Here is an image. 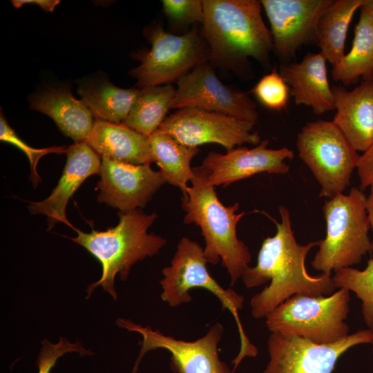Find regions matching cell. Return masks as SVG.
<instances>
[{"mask_svg":"<svg viewBox=\"0 0 373 373\" xmlns=\"http://www.w3.org/2000/svg\"><path fill=\"white\" fill-rule=\"evenodd\" d=\"M281 222L275 221L276 233L266 238L259 250L254 267H247L241 276L247 288L270 284L250 300L251 313L256 319L265 318L277 307L297 294L329 296L335 291L332 274H308L305 259L320 240L298 244L291 228L288 209L279 207Z\"/></svg>","mask_w":373,"mask_h":373,"instance_id":"1","label":"cell"},{"mask_svg":"<svg viewBox=\"0 0 373 373\" xmlns=\"http://www.w3.org/2000/svg\"><path fill=\"white\" fill-rule=\"evenodd\" d=\"M202 36L210 59L235 69L249 57L266 64L274 48L270 29L262 15L260 1L203 0Z\"/></svg>","mask_w":373,"mask_h":373,"instance_id":"2","label":"cell"},{"mask_svg":"<svg viewBox=\"0 0 373 373\" xmlns=\"http://www.w3.org/2000/svg\"><path fill=\"white\" fill-rule=\"evenodd\" d=\"M117 215V224L106 231L93 229L90 233H84L73 228L77 236L70 238L88 250L102 267L100 279L88 287L86 298L101 285L117 299L114 285L116 275L126 280L134 264L158 254L166 243L164 238L148 233L157 217L155 213L146 214L136 210L119 211Z\"/></svg>","mask_w":373,"mask_h":373,"instance_id":"3","label":"cell"},{"mask_svg":"<svg viewBox=\"0 0 373 373\" xmlns=\"http://www.w3.org/2000/svg\"><path fill=\"white\" fill-rule=\"evenodd\" d=\"M186 195L182 198L185 224L199 226L205 241L204 254L208 263L220 260L233 286L249 267L251 253L237 236V225L245 214L238 213L239 204L224 206L218 199L214 186L194 173Z\"/></svg>","mask_w":373,"mask_h":373,"instance_id":"4","label":"cell"},{"mask_svg":"<svg viewBox=\"0 0 373 373\" xmlns=\"http://www.w3.org/2000/svg\"><path fill=\"white\" fill-rule=\"evenodd\" d=\"M366 199L363 191L352 187L349 194L338 193L325 201L323 210L327 232L311 262L314 269L332 274L360 263L370 252Z\"/></svg>","mask_w":373,"mask_h":373,"instance_id":"5","label":"cell"},{"mask_svg":"<svg viewBox=\"0 0 373 373\" xmlns=\"http://www.w3.org/2000/svg\"><path fill=\"white\" fill-rule=\"evenodd\" d=\"M208 263L202 248L197 242L182 237L177 246L170 265L163 268L161 299L171 307L189 303L192 298L189 294L194 288H203L220 301L223 309H227L236 319L241 340L238 354L232 361L238 366L246 356L255 357L258 350L245 335L238 317L242 309L244 297L231 288H223L209 274Z\"/></svg>","mask_w":373,"mask_h":373,"instance_id":"6","label":"cell"},{"mask_svg":"<svg viewBox=\"0 0 373 373\" xmlns=\"http://www.w3.org/2000/svg\"><path fill=\"white\" fill-rule=\"evenodd\" d=\"M350 291L340 288L329 296L297 294L266 317L271 333L295 336L317 344L337 342L349 335L345 322L350 311Z\"/></svg>","mask_w":373,"mask_h":373,"instance_id":"7","label":"cell"},{"mask_svg":"<svg viewBox=\"0 0 373 373\" xmlns=\"http://www.w3.org/2000/svg\"><path fill=\"white\" fill-rule=\"evenodd\" d=\"M296 146L321 186V198H333L350 185L360 155L333 121L307 123L298 134Z\"/></svg>","mask_w":373,"mask_h":373,"instance_id":"8","label":"cell"},{"mask_svg":"<svg viewBox=\"0 0 373 373\" xmlns=\"http://www.w3.org/2000/svg\"><path fill=\"white\" fill-rule=\"evenodd\" d=\"M149 50L138 53L140 64L129 75L141 88L171 84L210 59L209 46L196 28L182 35L165 31L160 25L146 30Z\"/></svg>","mask_w":373,"mask_h":373,"instance_id":"9","label":"cell"},{"mask_svg":"<svg viewBox=\"0 0 373 373\" xmlns=\"http://www.w3.org/2000/svg\"><path fill=\"white\" fill-rule=\"evenodd\" d=\"M373 343V331L361 329L329 344L271 333L267 341L269 361L262 373H332L341 355L352 347Z\"/></svg>","mask_w":373,"mask_h":373,"instance_id":"10","label":"cell"},{"mask_svg":"<svg viewBox=\"0 0 373 373\" xmlns=\"http://www.w3.org/2000/svg\"><path fill=\"white\" fill-rule=\"evenodd\" d=\"M117 324L142 336L132 373L136 372L143 356L156 349H164L171 354L170 367L175 373H233L219 357L218 344L224 332L220 323H214L205 335L194 341L179 340L126 319L119 318Z\"/></svg>","mask_w":373,"mask_h":373,"instance_id":"11","label":"cell"},{"mask_svg":"<svg viewBox=\"0 0 373 373\" xmlns=\"http://www.w3.org/2000/svg\"><path fill=\"white\" fill-rule=\"evenodd\" d=\"M254 126L253 123L224 114L186 108L166 117L158 129L189 146L216 143L227 151L244 144H260L258 133L252 132Z\"/></svg>","mask_w":373,"mask_h":373,"instance_id":"12","label":"cell"},{"mask_svg":"<svg viewBox=\"0 0 373 373\" xmlns=\"http://www.w3.org/2000/svg\"><path fill=\"white\" fill-rule=\"evenodd\" d=\"M171 108H197L256 124L258 113L246 92L224 85L208 62L177 81Z\"/></svg>","mask_w":373,"mask_h":373,"instance_id":"13","label":"cell"},{"mask_svg":"<svg viewBox=\"0 0 373 373\" xmlns=\"http://www.w3.org/2000/svg\"><path fill=\"white\" fill-rule=\"evenodd\" d=\"M268 144L265 140L251 149L238 146L224 154L211 151L193 171L214 187H225L260 173H287L289 167L285 161L293 159L294 152L286 147L269 149Z\"/></svg>","mask_w":373,"mask_h":373,"instance_id":"14","label":"cell"},{"mask_svg":"<svg viewBox=\"0 0 373 373\" xmlns=\"http://www.w3.org/2000/svg\"><path fill=\"white\" fill-rule=\"evenodd\" d=\"M270 23L274 48L289 59L303 45L318 41L319 20L333 0H262Z\"/></svg>","mask_w":373,"mask_h":373,"instance_id":"15","label":"cell"},{"mask_svg":"<svg viewBox=\"0 0 373 373\" xmlns=\"http://www.w3.org/2000/svg\"><path fill=\"white\" fill-rule=\"evenodd\" d=\"M97 201L131 212L143 208L166 181L151 164L135 165L102 157Z\"/></svg>","mask_w":373,"mask_h":373,"instance_id":"16","label":"cell"},{"mask_svg":"<svg viewBox=\"0 0 373 373\" xmlns=\"http://www.w3.org/2000/svg\"><path fill=\"white\" fill-rule=\"evenodd\" d=\"M66 162L57 186L40 202H30L32 214L46 216L48 229L59 222L74 228L66 216L69 199L89 176L100 173V156L86 142H75L66 149Z\"/></svg>","mask_w":373,"mask_h":373,"instance_id":"17","label":"cell"},{"mask_svg":"<svg viewBox=\"0 0 373 373\" xmlns=\"http://www.w3.org/2000/svg\"><path fill=\"white\" fill-rule=\"evenodd\" d=\"M336 113L332 120L357 151L373 144V79L363 80L352 90L332 88Z\"/></svg>","mask_w":373,"mask_h":373,"instance_id":"18","label":"cell"},{"mask_svg":"<svg viewBox=\"0 0 373 373\" xmlns=\"http://www.w3.org/2000/svg\"><path fill=\"white\" fill-rule=\"evenodd\" d=\"M326 61L321 52H308L300 62L283 64L280 68L295 104L311 107L316 115L335 109Z\"/></svg>","mask_w":373,"mask_h":373,"instance_id":"19","label":"cell"},{"mask_svg":"<svg viewBox=\"0 0 373 373\" xmlns=\"http://www.w3.org/2000/svg\"><path fill=\"white\" fill-rule=\"evenodd\" d=\"M30 108L50 117L59 130L75 142L86 141L92 133L93 115L68 88H47L30 97Z\"/></svg>","mask_w":373,"mask_h":373,"instance_id":"20","label":"cell"},{"mask_svg":"<svg viewBox=\"0 0 373 373\" xmlns=\"http://www.w3.org/2000/svg\"><path fill=\"white\" fill-rule=\"evenodd\" d=\"M84 142L101 157L135 165L153 162L149 137L122 124L96 119Z\"/></svg>","mask_w":373,"mask_h":373,"instance_id":"21","label":"cell"},{"mask_svg":"<svg viewBox=\"0 0 373 373\" xmlns=\"http://www.w3.org/2000/svg\"><path fill=\"white\" fill-rule=\"evenodd\" d=\"M360 8L351 50L332 71L334 80L345 86L357 82L360 77L373 79V9L363 5Z\"/></svg>","mask_w":373,"mask_h":373,"instance_id":"22","label":"cell"},{"mask_svg":"<svg viewBox=\"0 0 373 373\" xmlns=\"http://www.w3.org/2000/svg\"><path fill=\"white\" fill-rule=\"evenodd\" d=\"M149 140L153 162L166 182L178 187L186 195L188 182L194 178L191 162L198 153V147L184 145L159 129L149 136Z\"/></svg>","mask_w":373,"mask_h":373,"instance_id":"23","label":"cell"},{"mask_svg":"<svg viewBox=\"0 0 373 373\" xmlns=\"http://www.w3.org/2000/svg\"><path fill=\"white\" fill-rule=\"evenodd\" d=\"M140 89H124L104 79L79 86L78 93L98 120L122 124L128 115Z\"/></svg>","mask_w":373,"mask_h":373,"instance_id":"24","label":"cell"},{"mask_svg":"<svg viewBox=\"0 0 373 373\" xmlns=\"http://www.w3.org/2000/svg\"><path fill=\"white\" fill-rule=\"evenodd\" d=\"M364 0H335L321 16L318 25L320 52L332 66L345 56V43L350 21Z\"/></svg>","mask_w":373,"mask_h":373,"instance_id":"25","label":"cell"},{"mask_svg":"<svg viewBox=\"0 0 373 373\" xmlns=\"http://www.w3.org/2000/svg\"><path fill=\"white\" fill-rule=\"evenodd\" d=\"M175 93V88L171 84L141 88L128 115L122 124L149 137L165 119Z\"/></svg>","mask_w":373,"mask_h":373,"instance_id":"26","label":"cell"},{"mask_svg":"<svg viewBox=\"0 0 373 373\" xmlns=\"http://www.w3.org/2000/svg\"><path fill=\"white\" fill-rule=\"evenodd\" d=\"M332 281L336 289L354 292L361 302V312L368 329L373 331V258L363 270L351 267L334 271Z\"/></svg>","mask_w":373,"mask_h":373,"instance_id":"27","label":"cell"},{"mask_svg":"<svg viewBox=\"0 0 373 373\" xmlns=\"http://www.w3.org/2000/svg\"><path fill=\"white\" fill-rule=\"evenodd\" d=\"M251 92L267 108L281 111L286 108L289 88L276 70L263 76Z\"/></svg>","mask_w":373,"mask_h":373,"instance_id":"28","label":"cell"},{"mask_svg":"<svg viewBox=\"0 0 373 373\" xmlns=\"http://www.w3.org/2000/svg\"><path fill=\"white\" fill-rule=\"evenodd\" d=\"M0 140L2 142L13 144L26 155L30 162V179L34 187H36L41 181L37 169L40 158L50 153H66L67 149L64 146H50L42 149H35L30 146L23 141L8 125L1 112L0 117Z\"/></svg>","mask_w":373,"mask_h":373,"instance_id":"29","label":"cell"},{"mask_svg":"<svg viewBox=\"0 0 373 373\" xmlns=\"http://www.w3.org/2000/svg\"><path fill=\"white\" fill-rule=\"evenodd\" d=\"M163 11L169 19L180 24L202 23L203 0H164Z\"/></svg>","mask_w":373,"mask_h":373,"instance_id":"30","label":"cell"},{"mask_svg":"<svg viewBox=\"0 0 373 373\" xmlns=\"http://www.w3.org/2000/svg\"><path fill=\"white\" fill-rule=\"evenodd\" d=\"M41 344L42 347L36 361L39 368L38 373H50L57 360L66 353L77 352L81 355L92 354L90 351L85 350L79 343H69L64 337H61L59 342L55 344L47 339L44 340Z\"/></svg>","mask_w":373,"mask_h":373,"instance_id":"31","label":"cell"},{"mask_svg":"<svg viewBox=\"0 0 373 373\" xmlns=\"http://www.w3.org/2000/svg\"><path fill=\"white\" fill-rule=\"evenodd\" d=\"M356 169L361 188L373 186V144L359 156Z\"/></svg>","mask_w":373,"mask_h":373,"instance_id":"32","label":"cell"},{"mask_svg":"<svg viewBox=\"0 0 373 373\" xmlns=\"http://www.w3.org/2000/svg\"><path fill=\"white\" fill-rule=\"evenodd\" d=\"M59 0H14L12 1L15 8H20L25 4H36L46 12H52L55 8L59 3Z\"/></svg>","mask_w":373,"mask_h":373,"instance_id":"33","label":"cell"},{"mask_svg":"<svg viewBox=\"0 0 373 373\" xmlns=\"http://www.w3.org/2000/svg\"><path fill=\"white\" fill-rule=\"evenodd\" d=\"M365 208L370 227L373 231V186H370V193L366 199ZM370 252L373 254V239L371 241Z\"/></svg>","mask_w":373,"mask_h":373,"instance_id":"34","label":"cell"},{"mask_svg":"<svg viewBox=\"0 0 373 373\" xmlns=\"http://www.w3.org/2000/svg\"><path fill=\"white\" fill-rule=\"evenodd\" d=\"M363 6L373 9V0H364Z\"/></svg>","mask_w":373,"mask_h":373,"instance_id":"35","label":"cell"},{"mask_svg":"<svg viewBox=\"0 0 373 373\" xmlns=\"http://www.w3.org/2000/svg\"><path fill=\"white\" fill-rule=\"evenodd\" d=\"M372 344L373 345V343ZM372 352H373V347H372Z\"/></svg>","mask_w":373,"mask_h":373,"instance_id":"36","label":"cell"}]
</instances>
